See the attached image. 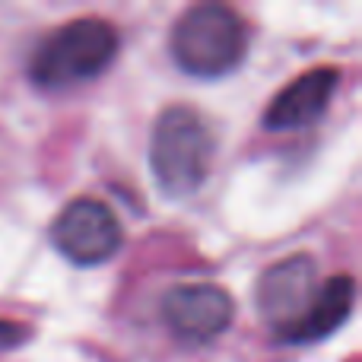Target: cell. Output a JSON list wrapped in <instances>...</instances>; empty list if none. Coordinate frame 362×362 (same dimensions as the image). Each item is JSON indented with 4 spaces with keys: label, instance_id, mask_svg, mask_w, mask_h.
I'll return each mask as SVG.
<instances>
[{
    "label": "cell",
    "instance_id": "cell-9",
    "mask_svg": "<svg viewBox=\"0 0 362 362\" xmlns=\"http://www.w3.org/2000/svg\"><path fill=\"white\" fill-rule=\"evenodd\" d=\"M32 337V331L19 321H0V353H10L16 346H23Z\"/></svg>",
    "mask_w": 362,
    "mask_h": 362
},
{
    "label": "cell",
    "instance_id": "cell-6",
    "mask_svg": "<svg viewBox=\"0 0 362 362\" xmlns=\"http://www.w3.org/2000/svg\"><path fill=\"white\" fill-rule=\"evenodd\" d=\"M165 327L181 344L204 346L223 337L235 318V302L219 283H178L159 302Z\"/></svg>",
    "mask_w": 362,
    "mask_h": 362
},
{
    "label": "cell",
    "instance_id": "cell-8",
    "mask_svg": "<svg viewBox=\"0 0 362 362\" xmlns=\"http://www.w3.org/2000/svg\"><path fill=\"white\" fill-rule=\"evenodd\" d=\"M353 305H356V280H353L350 274L327 276L318 289L315 305L308 308V315L302 318V325H296L280 344L308 346V344H321V340L334 337V334L350 321Z\"/></svg>",
    "mask_w": 362,
    "mask_h": 362
},
{
    "label": "cell",
    "instance_id": "cell-5",
    "mask_svg": "<svg viewBox=\"0 0 362 362\" xmlns=\"http://www.w3.org/2000/svg\"><path fill=\"white\" fill-rule=\"evenodd\" d=\"M318 264L312 255L299 251L289 255L283 261L270 264L255 286V302L257 315L264 318V325L274 331L276 340H283L296 325H302V318L308 315V308L318 299Z\"/></svg>",
    "mask_w": 362,
    "mask_h": 362
},
{
    "label": "cell",
    "instance_id": "cell-1",
    "mask_svg": "<svg viewBox=\"0 0 362 362\" xmlns=\"http://www.w3.org/2000/svg\"><path fill=\"white\" fill-rule=\"evenodd\" d=\"M121 51V32L102 16H80L51 29L32 48L25 76L42 93H70L93 83L115 64Z\"/></svg>",
    "mask_w": 362,
    "mask_h": 362
},
{
    "label": "cell",
    "instance_id": "cell-3",
    "mask_svg": "<svg viewBox=\"0 0 362 362\" xmlns=\"http://www.w3.org/2000/svg\"><path fill=\"white\" fill-rule=\"evenodd\" d=\"M251 45L248 19L226 4H194L175 19L169 54L194 80H223L242 67Z\"/></svg>",
    "mask_w": 362,
    "mask_h": 362
},
{
    "label": "cell",
    "instance_id": "cell-2",
    "mask_svg": "<svg viewBox=\"0 0 362 362\" xmlns=\"http://www.w3.org/2000/svg\"><path fill=\"white\" fill-rule=\"evenodd\" d=\"M216 156V134L194 105H169L153 121L150 172L163 197L185 200L206 185Z\"/></svg>",
    "mask_w": 362,
    "mask_h": 362
},
{
    "label": "cell",
    "instance_id": "cell-4",
    "mask_svg": "<svg viewBox=\"0 0 362 362\" xmlns=\"http://www.w3.org/2000/svg\"><path fill=\"white\" fill-rule=\"evenodd\" d=\"M51 245L76 267H99L124 245L115 210L99 197H74L51 223Z\"/></svg>",
    "mask_w": 362,
    "mask_h": 362
},
{
    "label": "cell",
    "instance_id": "cell-7",
    "mask_svg": "<svg viewBox=\"0 0 362 362\" xmlns=\"http://www.w3.org/2000/svg\"><path fill=\"white\" fill-rule=\"evenodd\" d=\"M337 86H340L337 67L305 70V74H299L293 83H286L270 99L267 112L261 118V127L270 134H289V131L315 127L327 115V108H331Z\"/></svg>",
    "mask_w": 362,
    "mask_h": 362
}]
</instances>
